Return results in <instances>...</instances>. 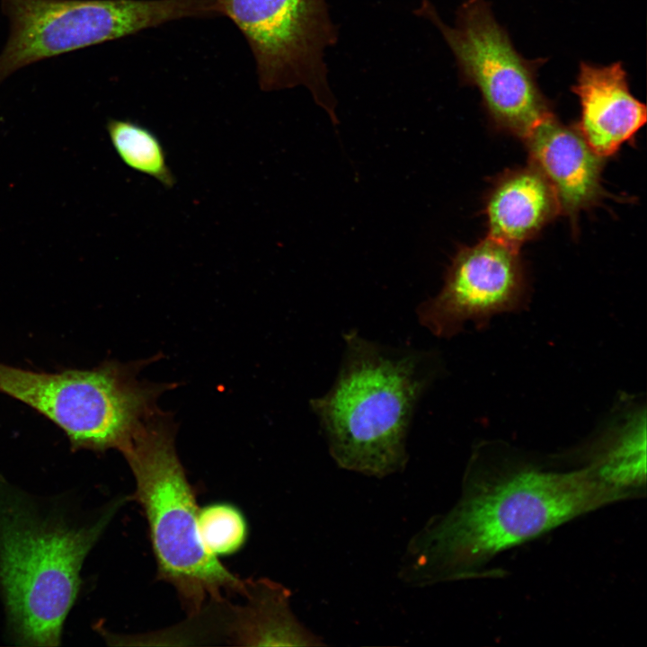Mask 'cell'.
<instances>
[{
  "mask_svg": "<svg viewBox=\"0 0 647 647\" xmlns=\"http://www.w3.org/2000/svg\"><path fill=\"white\" fill-rule=\"evenodd\" d=\"M626 496L591 465L565 473L521 470L483 487L466 483L450 510L411 537L398 577L418 588L466 578L498 553Z\"/></svg>",
  "mask_w": 647,
  "mask_h": 647,
  "instance_id": "obj_1",
  "label": "cell"
},
{
  "mask_svg": "<svg viewBox=\"0 0 647 647\" xmlns=\"http://www.w3.org/2000/svg\"><path fill=\"white\" fill-rule=\"evenodd\" d=\"M344 341L334 384L310 403L330 455L339 467L367 476L402 472L410 422L430 380L426 356L392 350L354 331Z\"/></svg>",
  "mask_w": 647,
  "mask_h": 647,
  "instance_id": "obj_2",
  "label": "cell"
},
{
  "mask_svg": "<svg viewBox=\"0 0 647 647\" xmlns=\"http://www.w3.org/2000/svg\"><path fill=\"white\" fill-rule=\"evenodd\" d=\"M120 504L94 522L74 525L58 513L37 510L0 478V591L19 644H59L84 560Z\"/></svg>",
  "mask_w": 647,
  "mask_h": 647,
  "instance_id": "obj_3",
  "label": "cell"
},
{
  "mask_svg": "<svg viewBox=\"0 0 647 647\" xmlns=\"http://www.w3.org/2000/svg\"><path fill=\"white\" fill-rule=\"evenodd\" d=\"M136 482L134 499L147 520L158 577L176 589L192 616L233 594L242 581L202 544L199 510L174 446L170 419L158 412L121 451Z\"/></svg>",
  "mask_w": 647,
  "mask_h": 647,
  "instance_id": "obj_4",
  "label": "cell"
},
{
  "mask_svg": "<svg viewBox=\"0 0 647 647\" xmlns=\"http://www.w3.org/2000/svg\"><path fill=\"white\" fill-rule=\"evenodd\" d=\"M144 361H105L93 369L46 373L0 363V393L58 426L75 449L120 452L159 411L166 384L137 378Z\"/></svg>",
  "mask_w": 647,
  "mask_h": 647,
  "instance_id": "obj_5",
  "label": "cell"
},
{
  "mask_svg": "<svg viewBox=\"0 0 647 647\" xmlns=\"http://www.w3.org/2000/svg\"><path fill=\"white\" fill-rule=\"evenodd\" d=\"M10 33L0 82L39 60L185 19L220 15L219 0H2Z\"/></svg>",
  "mask_w": 647,
  "mask_h": 647,
  "instance_id": "obj_6",
  "label": "cell"
},
{
  "mask_svg": "<svg viewBox=\"0 0 647 647\" xmlns=\"http://www.w3.org/2000/svg\"><path fill=\"white\" fill-rule=\"evenodd\" d=\"M417 13L440 30L461 78L478 89L498 129L525 139L554 114L536 82L539 60L519 55L485 0L465 2L453 27L442 22L428 0H422Z\"/></svg>",
  "mask_w": 647,
  "mask_h": 647,
  "instance_id": "obj_7",
  "label": "cell"
},
{
  "mask_svg": "<svg viewBox=\"0 0 647 647\" xmlns=\"http://www.w3.org/2000/svg\"><path fill=\"white\" fill-rule=\"evenodd\" d=\"M222 15L242 32L261 89L305 86L337 123L327 82L326 48L336 42L324 0H219Z\"/></svg>",
  "mask_w": 647,
  "mask_h": 647,
  "instance_id": "obj_8",
  "label": "cell"
},
{
  "mask_svg": "<svg viewBox=\"0 0 647 647\" xmlns=\"http://www.w3.org/2000/svg\"><path fill=\"white\" fill-rule=\"evenodd\" d=\"M525 288L518 248L487 236L474 245L459 247L441 290L419 306L418 318L436 336L451 337L467 321L481 324L518 309Z\"/></svg>",
  "mask_w": 647,
  "mask_h": 647,
  "instance_id": "obj_9",
  "label": "cell"
},
{
  "mask_svg": "<svg viewBox=\"0 0 647 647\" xmlns=\"http://www.w3.org/2000/svg\"><path fill=\"white\" fill-rule=\"evenodd\" d=\"M523 140L530 164L553 188L560 212L574 220L581 210L603 197L604 158L589 146L577 127L565 125L552 114Z\"/></svg>",
  "mask_w": 647,
  "mask_h": 647,
  "instance_id": "obj_10",
  "label": "cell"
},
{
  "mask_svg": "<svg viewBox=\"0 0 647 647\" xmlns=\"http://www.w3.org/2000/svg\"><path fill=\"white\" fill-rule=\"evenodd\" d=\"M572 92L581 106L576 127L603 158L616 154L645 124L646 107L631 93L620 62L607 66L581 62Z\"/></svg>",
  "mask_w": 647,
  "mask_h": 647,
  "instance_id": "obj_11",
  "label": "cell"
},
{
  "mask_svg": "<svg viewBox=\"0 0 647 647\" xmlns=\"http://www.w3.org/2000/svg\"><path fill=\"white\" fill-rule=\"evenodd\" d=\"M488 236L518 248L558 213L556 195L531 164L503 173L487 196Z\"/></svg>",
  "mask_w": 647,
  "mask_h": 647,
  "instance_id": "obj_12",
  "label": "cell"
},
{
  "mask_svg": "<svg viewBox=\"0 0 647 647\" xmlns=\"http://www.w3.org/2000/svg\"><path fill=\"white\" fill-rule=\"evenodd\" d=\"M246 603L231 607L225 634L246 646H322L323 639L306 627L290 608V591L268 579L246 581Z\"/></svg>",
  "mask_w": 647,
  "mask_h": 647,
  "instance_id": "obj_13",
  "label": "cell"
},
{
  "mask_svg": "<svg viewBox=\"0 0 647 647\" xmlns=\"http://www.w3.org/2000/svg\"><path fill=\"white\" fill-rule=\"evenodd\" d=\"M614 434L598 460L591 465L607 485L631 494L646 480V419L634 412Z\"/></svg>",
  "mask_w": 647,
  "mask_h": 647,
  "instance_id": "obj_14",
  "label": "cell"
},
{
  "mask_svg": "<svg viewBox=\"0 0 647 647\" xmlns=\"http://www.w3.org/2000/svg\"><path fill=\"white\" fill-rule=\"evenodd\" d=\"M107 131L116 153L128 167L165 188L175 185L165 149L153 130L130 120L111 119Z\"/></svg>",
  "mask_w": 647,
  "mask_h": 647,
  "instance_id": "obj_15",
  "label": "cell"
},
{
  "mask_svg": "<svg viewBox=\"0 0 647 647\" xmlns=\"http://www.w3.org/2000/svg\"><path fill=\"white\" fill-rule=\"evenodd\" d=\"M198 527L202 544L216 556L235 553L246 539L245 519L228 503H213L199 510Z\"/></svg>",
  "mask_w": 647,
  "mask_h": 647,
  "instance_id": "obj_16",
  "label": "cell"
}]
</instances>
